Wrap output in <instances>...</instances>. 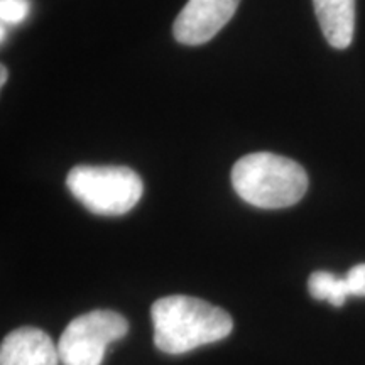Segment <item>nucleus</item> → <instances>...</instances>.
I'll use <instances>...</instances> for the list:
<instances>
[{
  "label": "nucleus",
  "mask_w": 365,
  "mask_h": 365,
  "mask_svg": "<svg viewBox=\"0 0 365 365\" xmlns=\"http://www.w3.org/2000/svg\"><path fill=\"white\" fill-rule=\"evenodd\" d=\"M150 314L154 344L161 352L171 355L220 341L234 328L232 317L225 309L193 296L173 294L158 299Z\"/></svg>",
  "instance_id": "1"
},
{
  "label": "nucleus",
  "mask_w": 365,
  "mask_h": 365,
  "mask_svg": "<svg viewBox=\"0 0 365 365\" xmlns=\"http://www.w3.org/2000/svg\"><path fill=\"white\" fill-rule=\"evenodd\" d=\"M232 185L237 195L254 207L287 208L307 193L308 175L293 159L272 153H254L235 163Z\"/></svg>",
  "instance_id": "2"
},
{
  "label": "nucleus",
  "mask_w": 365,
  "mask_h": 365,
  "mask_svg": "<svg viewBox=\"0 0 365 365\" xmlns=\"http://www.w3.org/2000/svg\"><path fill=\"white\" fill-rule=\"evenodd\" d=\"M66 186L86 210L107 217L130 212L144 193L140 176L125 166H75Z\"/></svg>",
  "instance_id": "3"
},
{
  "label": "nucleus",
  "mask_w": 365,
  "mask_h": 365,
  "mask_svg": "<svg viewBox=\"0 0 365 365\" xmlns=\"http://www.w3.org/2000/svg\"><path fill=\"white\" fill-rule=\"evenodd\" d=\"M129 330L127 319L110 309H95L70 322L58 344L63 365H100L105 350Z\"/></svg>",
  "instance_id": "4"
},
{
  "label": "nucleus",
  "mask_w": 365,
  "mask_h": 365,
  "mask_svg": "<svg viewBox=\"0 0 365 365\" xmlns=\"http://www.w3.org/2000/svg\"><path fill=\"white\" fill-rule=\"evenodd\" d=\"M239 4L240 0H188L173 24V34L186 46L208 43L234 17Z\"/></svg>",
  "instance_id": "5"
},
{
  "label": "nucleus",
  "mask_w": 365,
  "mask_h": 365,
  "mask_svg": "<svg viewBox=\"0 0 365 365\" xmlns=\"http://www.w3.org/2000/svg\"><path fill=\"white\" fill-rule=\"evenodd\" d=\"M58 346L43 330L24 327L9 333L0 346V365H58Z\"/></svg>",
  "instance_id": "6"
},
{
  "label": "nucleus",
  "mask_w": 365,
  "mask_h": 365,
  "mask_svg": "<svg viewBox=\"0 0 365 365\" xmlns=\"http://www.w3.org/2000/svg\"><path fill=\"white\" fill-rule=\"evenodd\" d=\"M313 6L328 44L349 48L355 31V0H313Z\"/></svg>",
  "instance_id": "7"
},
{
  "label": "nucleus",
  "mask_w": 365,
  "mask_h": 365,
  "mask_svg": "<svg viewBox=\"0 0 365 365\" xmlns=\"http://www.w3.org/2000/svg\"><path fill=\"white\" fill-rule=\"evenodd\" d=\"M308 289L314 299L328 301L333 307H341L350 296L345 277H336L328 271L313 272L308 279Z\"/></svg>",
  "instance_id": "8"
},
{
  "label": "nucleus",
  "mask_w": 365,
  "mask_h": 365,
  "mask_svg": "<svg viewBox=\"0 0 365 365\" xmlns=\"http://www.w3.org/2000/svg\"><path fill=\"white\" fill-rule=\"evenodd\" d=\"M29 0H0V21H2V27L24 22L26 17L29 16Z\"/></svg>",
  "instance_id": "9"
},
{
  "label": "nucleus",
  "mask_w": 365,
  "mask_h": 365,
  "mask_svg": "<svg viewBox=\"0 0 365 365\" xmlns=\"http://www.w3.org/2000/svg\"><path fill=\"white\" fill-rule=\"evenodd\" d=\"M346 287L350 296H365V264H357L346 272Z\"/></svg>",
  "instance_id": "10"
},
{
  "label": "nucleus",
  "mask_w": 365,
  "mask_h": 365,
  "mask_svg": "<svg viewBox=\"0 0 365 365\" xmlns=\"http://www.w3.org/2000/svg\"><path fill=\"white\" fill-rule=\"evenodd\" d=\"M0 71H2V78H0V83H6V80H7V70H6V66H2L0 68Z\"/></svg>",
  "instance_id": "11"
}]
</instances>
